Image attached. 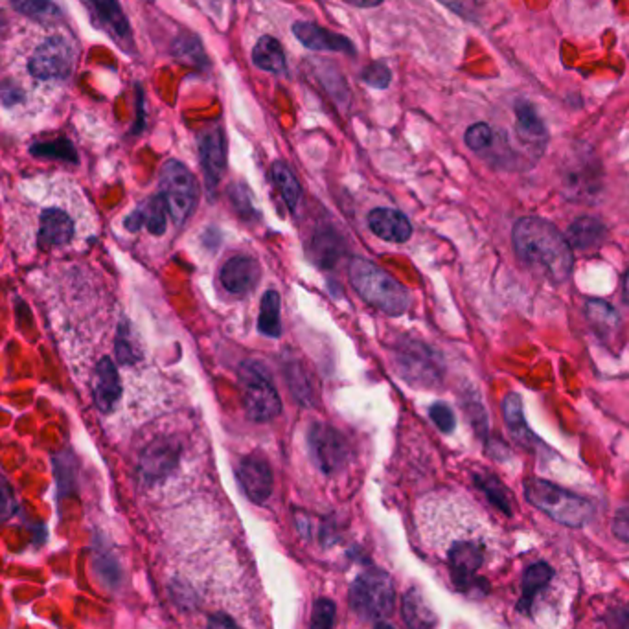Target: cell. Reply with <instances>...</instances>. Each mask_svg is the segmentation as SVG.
<instances>
[{
    "label": "cell",
    "instance_id": "1",
    "mask_svg": "<svg viewBox=\"0 0 629 629\" xmlns=\"http://www.w3.org/2000/svg\"><path fill=\"white\" fill-rule=\"evenodd\" d=\"M513 251L527 267L546 280L561 284L572 272V249L567 238L541 217H521L512 232Z\"/></svg>",
    "mask_w": 629,
    "mask_h": 629
},
{
    "label": "cell",
    "instance_id": "2",
    "mask_svg": "<svg viewBox=\"0 0 629 629\" xmlns=\"http://www.w3.org/2000/svg\"><path fill=\"white\" fill-rule=\"evenodd\" d=\"M350 282L367 304L385 315L399 317L410 308L408 289L387 270L365 258L351 260Z\"/></svg>",
    "mask_w": 629,
    "mask_h": 629
},
{
    "label": "cell",
    "instance_id": "3",
    "mask_svg": "<svg viewBox=\"0 0 629 629\" xmlns=\"http://www.w3.org/2000/svg\"><path fill=\"white\" fill-rule=\"evenodd\" d=\"M525 497L532 506L570 528L587 525L594 513L587 499L541 479L525 480Z\"/></svg>",
    "mask_w": 629,
    "mask_h": 629
},
{
    "label": "cell",
    "instance_id": "4",
    "mask_svg": "<svg viewBox=\"0 0 629 629\" xmlns=\"http://www.w3.org/2000/svg\"><path fill=\"white\" fill-rule=\"evenodd\" d=\"M394 585L389 574L370 569L359 574L350 587V606L363 620H383L394 609Z\"/></svg>",
    "mask_w": 629,
    "mask_h": 629
},
{
    "label": "cell",
    "instance_id": "5",
    "mask_svg": "<svg viewBox=\"0 0 629 629\" xmlns=\"http://www.w3.org/2000/svg\"><path fill=\"white\" fill-rule=\"evenodd\" d=\"M241 401L253 422L267 423L282 413V399L258 363H243L239 368Z\"/></svg>",
    "mask_w": 629,
    "mask_h": 629
},
{
    "label": "cell",
    "instance_id": "6",
    "mask_svg": "<svg viewBox=\"0 0 629 629\" xmlns=\"http://www.w3.org/2000/svg\"><path fill=\"white\" fill-rule=\"evenodd\" d=\"M160 196L166 201L168 214L175 225H182L198 205V182L182 162L172 158L160 170Z\"/></svg>",
    "mask_w": 629,
    "mask_h": 629
},
{
    "label": "cell",
    "instance_id": "7",
    "mask_svg": "<svg viewBox=\"0 0 629 629\" xmlns=\"http://www.w3.org/2000/svg\"><path fill=\"white\" fill-rule=\"evenodd\" d=\"M308 449L313 464L324 475L341 472L348 460V444L343 432L324 422H315L310 427Z\"/></svg>",
    "mask_w": 629,
    "mask_h": 629
},
{
    "label": "cell",
    "instance_id": "8",
    "mask_svg": "<svg viewBox=\"0 0 629 629\" xmlns=\"http://www.w3.org/2000/svg\"><path fill=\"white\" fill-rule=\"evenodd\" d=\"M396 365L399 368V375L405 377L408 383H413V385L431 387L436 385L442 375L440 365L434 358V351L416 341H405L398 346Z\"/></svg>",
    "mask_w": 629,
    "mask_h": 629
},
{
    "label": "cell",
    "instance_id": "9",
    "mask_svg": "<svg viewBox=\"0 0 629 629\" xmlns=\"http://www.w3.org/2000/svg\"><path fill=\"white\" fill-rule=\"evenodd\" d=\"M76 63V52L69 39L61 36L48 37L28 61V70L36 79H63Z\"/></svg>",
    "mask_w": 629,
    "mask_h": 629
},
{
    "label": "cell",
    "instance_id": "10",
    "mask_svg": "<svg viewBox=\"0 0 629 629\" xmlns=\"http://www.w3.org/2000/svg\"><path fill=\"white\" fill-rule=\"evenodd\" d=\"M486 544L473 539H462L449 546L448 561L453 584L458 591H473L479 584L486 582L477 578V570L484 565Z\"/></svg>",
    "mask_w": 629,
    "mask_h": 629
},
{
    "label": "cell",
    "instance_id": "11",
    "mask_svg": "<svg viewBox=\"0 0 629 629\" xmlns=\"http://www.w3.org/2000/svg\"><path fill=\"white\" fill-rule=\"evenodd\" d=\"M199 158L208 190H215L222 182L227 168V141L222 127H210L198 139Z\"/></svg>",
    "mask_w": 629,
    "mask_h": 629
},
{
    "label": "cell",
    "instance_id": "12",
    "mask_svg": "<svg viewBox=\"0 0 629 629\" xmlns=\"http://www.w3.org/2000/svg\"><path fill=\"white\" fill-rule=\"evenodd\" d=\"M238 480L243 488V494L247 496L253 503L263 504L272 494V472L269 462L258 455L243 456L238 464Z\"/></svg>",
    "mask_w": 629,
    "mask_h": 629
},
{
    "label": "cell",
    "instance_id": "13",
    "mask_svg": "<svg viewBox=\"0 0 629 629\" xmlns=\"http://www.w3.org/2000/svg\"><path fill=\"white\" fill-rule=\"evenodd\" d=\"M181 456V448L172 439H158L151 442L141 456V477L144 482L153 484L164 477H168L177 466Z\"/></svg>",
    "mask_w": 629,
    "mask_h": 629
},
{
    "label": "cell",
    "instance_id": "14",
    "mask_svg": "<svg viewBox=\"0 0 629 629\" xmlns=\"http://www.w3.org/2000/svg\"><path fill=\"white\" fill-rule=\"evenodd\" d=\"M262 277L260 263L253 256H232L225 262L220 272L222 286L227 293L243 296L251 293Z\"/></svg>",
    "mask_w": 629,
    "mask_h": 629
},
{
    "label": "cell",
    "instance_id": "15",
    "mask_svg": "<svg viewBox=\"0 0 629 629\" xmlns=\"http://www.w3.org/2000/svg\"><path fill=\"white\" fill-rule=\"evenodd\" d=\"M293 36L306 48L315 52H341L348 56H355L353 43L335 32L322 28V26L308 20H298L293 24Z\"/></svg>",
    "mask_w": 629,
    "mask_h": 629
},
{
    "label": "cell",
    "instance_id": "16",
    "mask_svg": "<svg viewBox=\"0 0 629 629\" xmlns=\"http://www.w3.org/2000/svg\"><path fill=\"white\" fill-rule=\"evenodd\" d=\"M93 396L96 407L103 415L113 413L122 398V381L111 358H101L96 365Z\"/></svg>",
    "mask_w": 629,
    "mask_h": 629
},
{
    "label": "cell",
    "instance_id": "17",
    "mask_svg": "<svg viewBox=\"0 0 629 629\" xmlns=\"http://www.w3.org/2000/svg\"><path fill=\"white\" fill-rule=\"evenodd\" d=\"M368 227L374 236L389 243H405L413 236V225L407 220V215L387 206L375 208L368 214Z\"/></svg>",
    "mask_w": 629,
    "mask_h": 629
},
{
    "label": "cell",
    "instance_id": "18",
    "mask_svg": "<svg viewBox=\"0 0 629 629\" xmlns=\"http://www.w3.org/2000/svg\"><path fill=\"white\" fill-rule=\"evenodd\" d=\"M74 236V223L70 215L60 208H46L41 214L37 243L41 249L67 245Z\"/></svg>",
    "mask_w": 629,
    "mask_h": 629
},
{
    "label": "cell",
    "instance_id": "19",
    "mask_svg": "<svg viewBox=\"0 0 629 629\" xmlns=\"http://www.w3.org/2000/svg\"><path fill=\"white\" fill-rule=\"evenodd\" d=\"M166 222H168V206L166 201L162 199V196H155L149 201H146L142 206L136 208L125 217V229L131 232L141 230L146 227L153 236H162L166 232Z\"/></svg>",
    "mask_w": 629,
    "mask_h": 629
},
{
    "label": "cell",
    "instance_id": "20",
    "mask_svg": "<svg viewBox=\"0 0 629 629\" xmlns=\"http://www.w3.org/2000/svg\"><path fill=\"white\" fill-rule=\"evenodd\" d=\"M85 3L96 15L103 30H107L118 41H131V24L118 0H85Z\"/></svg>",
    "mask_w": 629,
    "mask_h": 629
},
{
    "label": "cell",
    "instance_id": "21",
    "mask_svg": "<svg viewBox=\"0 0 629 629\" xmlns=\"http://www.w3.org/2000/svg\"><path fill=\"white\" fill-rule=\"evenodd\" d=\"M556 577V572L551 565H546L543 561H537L527 569L523 574V584H521V600H519L517 609L523 613H530L534 601L543 591L552 584Z\"/></svg>",
    "mask_w": 629,
    "mask_h": 629
},
{
    "label": "cell",
    "instance_id": "22",
    "mask_svg": "<svg viewBox=\"0 0 629 629\" xmlns=\"http://www.w3.org/2000/svg\"><path fill=\"white\" fill-rule=\"evenodd\" d=\"M515 133L525 144L543 148L546 142V129L530 101L515 103Z\"/></svg>",
    "mask_w": 629,
    "mask_h": 629
},
{
    "label": "cell",
    "instance_id": "23",
    "mask_svg": "<svg viewBox=\"0 0 629 629\" xmlns=\"http://www.w3.org/2000/svg\"><path fill=\"white\" fill-rule=\"evenodd\" d=\"M606 239V227L594 217H580L574 222L567 232V241L570 249L582 253H593L601 247Z\"/></svg>",
    "mask_w": 629,
    "mask_h": 629
},
{
    "label": "cell",
    "instance_id": "24",
    "mask_svg": "<svg viewBox=\"0 0 629 629\" xmlns=\"http://www.w3.org/2000/svg\"><path fill=\"white\" fill-rule=\"evenodd\" d=\"M253 63L270 74H286L287 60L280 41L272 36H262L253 48Z\"/></svg>",
    "mask_w": 629,
    "mask_h": 629
},
{
    "label": "cell",
    "instance_id": "25",
    "mask_svg": "<svg viewBox=\"0 0 629 629\" xmlns=\"http://www.w3.org/2000/svg\"><path fill=\"white\" fill-rule=\"evenodd\" d=\"M403 620L408 629H432L436 625L434 611L429 608L420 589H408L403 596Z\"/></svg>",
    "mask_w": 629,
    "mask_h": 629
},
{
    "label": "cell",
    "instance_id": "26",
    "mask_svg": "<svg viewBox=\"0 0 629 629\" xmlns=\"http://www.w3.org/2000/svg\"><path fill=\"white\" fill-rule=\"evenodd\" d=\"M503 415H504V422H506L512 436L519 444L530 446L536 440L532 431L527 425V420H525L521 396L513 394V392L508 394L503 401Z\"/></svg>",
    "mask_w": 629,
    "mask_h": 629
},
{
    "label": "cell",
    "instance_id": "27",
    "mask_svg": "<svg viewBox=\"0 0 629 629\" xmlns=\"http://www.w3.org/2000/svg\"><path fill=\"white\" fill-rule=\"evenodd\" d=\"M311 260L324 269L334 267L344 254V243L334 232H319L311 239Z\"/></svg>",
    "mask_w": 629,
    "mask_h": 629
},
{
    "label": "cell",
    "instance_id": "28",
    "mask_svg": "<svg viewBox=\"0 0 629 629\" xmlns=\"http://www.w3.org/2000/svg\"><path fill=\"white\" fill-rule=\"evenodd\" d=\"M172 53L173 58L188 67L194 69H206L208 67V60L205 48L201 44V39L191 34V32H181L172 44Z\"/></svg>",
    "mask_w": 629,
    "mask_h": 629
},
{
    "label": "cell",
    "instance_id": "29",
    "mask_svg": "<svg viewBox=\"0 0 629 629\" xmlns=\"http://www.w3.org/2000/svg\"><path fill=\"white\" fill-rule=\"evenodd\" d=\"M280 294L277 291H267L262 296L258 330L265 337L278 339L282 335V317H280Z\"/></svg>",
    "mask_w": 629,
    "mask_h": 629
},
{
    "label": "cell",
    "instance_id": "30",
    "mask_svg": "<svg viewBox=\"0 0 629 629\" xmlns=\"http://www.w3.org/2000/svg\"><path fill=\"white\" fill-rule=\"evenodd\" d=\"M270 179L275 182V188L278 190V194L282 196L286 205L294 210L300 201V196H302V188H300V182L293 170L286 162L277 160L270 164Z\"/></svg>",
    "mask_w": 629,
    "mask_h": 629
},
{
    "label": "cell",
    "instance_id": "31",
    "mask_svg": "<svg viewBox=\"0 0 629 629\" xmlns=\"http://www.w3.org/2000/svg\"><path fill=\"white\" fill-rule=\"evenodd\" d=\"M12 6L20 15L41 24L56 22L61 17V10L52 0H12Z\"/></svg>",
    "mask_w": 629,
    "mask_h": 629
},
{
    "label": "cell",
    "instance_id": "32",
    "mask_svg": "<svg viewBox=\"0 0 629 629\" xmlns=\"http://www.w3.org/2000/svg\"><path fill=\"white\" fill-rule=\"evenodd\" d=\"M115 353H117V359L120 365H131L142 358L139 341H136V335L133 334V327L129 326V322L125 319L118 326L117 341H115Z\"/></svg>",
    "mask_w": 629,
    "mask_h": 629
},
{
    "label": "cell",
    "instance_id": "33",
    "mask_svg": "<svg viewBox=\"0 0 629 629\" xmlns=\"http://www.w3.org/2000/svg\"><path fill=\"white\" fill-rule=\"evenodd\" d=\"M30 155L37 158H52L69 164H77L79 157L74 144L69 139H58L52 142H37L30 146Z\"/></svg>",
    "mask_w": 629,
    "mask_h": 629
},
{
    "label": "cell",
    "instance_id": "34",
    "mask_svg": "<svg viewBox=\"0 0 629 629\" xmlns=\"http://www.w3.org/2000/svg\"><path fill=\"white\" fill-rule=\"evenodd\" d=\"M475 484L482 489V494L489 499V503L497 506L503 513L512 515V499L508 489L501 484L499 479L488 473H477L475 475Z\"/></svg>",
    "mask_w": 629,
    "mask_h": 629
},
{
    "label": "cell",
    "instance_id": "35",
    "mask_svg": "<svg viewBox=\"0 0 629 629\" xmlns=\"http://www.w3.org/2000/svg\"><path fill=\"white\" fill-rule=\"evenodd\" d=\"M585 313L596 332L609 334L618 326V313L608 302H604V300H589Z\"/></svg>",
    "mask_w": 629,
    "mask_h": 629
},
{
    "label": "cell",
    "instance_id": "36",
    "mask_svg": "<svg viewBox=\"0 0 629 629\" xmlns=\"http://www.w3.org/2000/svg\"><path fill=\"white\" fill-rule=\"evenodd\" d=\"M286 372H287V381H289V387H291V392L294 394V398L298 401H302L304 405H310V401L313 399V389H310L308 372L304 370L302 363H298V361L289 363Z\"/></svg>",
    "mask_w": 629,
    "mask_h": 629
},
{
    "label": "cell",
    "instance_id": "37",
    "mask_svg": "<svg viewBox=\"0 0 629 629\" xmlns=\"http://www.w3.org/2000/svg\"><path fill=\"white\" fill-rule=\"evenodd\" d=\"M464 141H466V146L472 151H484L488 149L491 144H494V129H491L488 124L479 122L473 124L472 127H468L466 134H464Z\"/></svg>",
    "mask_w": 629,
    "mask_h": 629
},
{
    "label": "cell",
    "instance_id": "38",
    "mask_svg": "<svg viewBox=\"0 0 629 629\" xmlns=\"http://www.w3.org/2000/svg\"><path fill=\"white\" fill-rule=\"evenodd\" d=\"M335 604L330 598H319L313 606L311 629H334Z\"/></svg>",
    "mask_w": 629,
    "mask_h": 629
},
{
    "label": "cell",
    "instance_id": "39",
    "mask_svg": "<svg viewBox=\"0 0 629 629\" xmlns=\"http://www.w3.org/2000/svg\"><path fill=\"white\" fill-rule=\"evenodd\" d=\"M361 79L370 87L387 89L391 85V81H392V72H391V69L385 63L374 61V63H370V65H367L363 69Z\"/></svg>",
    "mask_w": 629,
    "mask_h": 629
},
{
    "label": "cell",
    "instance_id": "40",
    "mask_svg": "<svg viewBox=\"0 0 629 629\" xmlns=\"http://www.w3.org/2000/svg\"><path fill=\"white\" fill-rule=\"evenodd\" d=\"M429 415H431V420L432 423L439 427L442 432L449 434L455 431L456 427V418H455V413L453 410L444 405V403H434L431 408H429Z\"/></svg>",
    "mask_w": 629,
    "mask_h": 629
},
{
    "label": "cell",
    "instance_id": "41",
    "mask_svg": "<svg viewBox=\"0 0 629 629\" xmlns=\"http://www.w3.org/2000/svg\"><path fill=\"white\" fill-rule=\"evenodd\" d=\"M15 508H17V503H15L13 488L8 482V479L0 473V521H6V519H10L15 512Z\"/></svg>",
    "mask_w": 629,
    "mask_h": 629
},
{
    "label": "cell",
    "instance_id": "42",
    "mask_svg": "<svg viewBox=\"0 0 629 629\" xmlns=\"http://www.w3.org/2000/svg\"><path fill=\"white\" fill-rule=\"evenodd\" d=\"M230 199H232L236 210L239 212V215L249 217V215L254 214L253 196H251V191L245 188L243 184H236V186L230 188Z\"/></svg>",
    "mask_w": 629,
    "mask_h": 629
},
{
    "label": "cell",
    "instance_id": "43",
    "mask_svg": "<svg viewBox=\"0 0 629 629\" xmlns=\"http://www.w3.org/2000/svg\"><path fill=\"white\" fill-rule=\"evenodd\" d=\"M439 3L460 17H472V13L475 12L473 0H439Z\"/></svg>",
    "mask_w": 629,
    "mask_h": 629
},
{
    "label": "cell",
    "instance_id": "44",
    "mask_svg": "<svg viewBox=\"0 0 629 629\" xmlns=\"http://www.w3.org/2000/svg\"><path fill=\"white\" fill-rule=\"evenodd\" d=\"M208 629H239V627L229 615L215 613L208 620Z\"/></svg>",
    "mask_w": 629,
    "mask_h": 629
},
{
    "label": "cell",
    "instance_id": "45",
    "mask_svg": "<svg viewBox=\"0 0 629 629\" xmlns=\"http://www.w3.org/2000/svg\"><path fill=\"white\" fill-rule=\"evenodd\" d=\"M144 129V93L141 89V85L136 87V124L133 133L139 134Z\"/></svg>",
    "mask_w": 629,
    "mask_h": 629
},
{
    "label": "cell",
    "instance_id": "46",
    "mask_svg": "<svg viewBox=\"0 0 629 629\" xmlns=\"http://www.w3.org/2000/svg\"><path fill=\"white\" fill-rule=\"evenodd\" d=\"M613 534L622 541H629V517H617L615 519Z\"/></svg>",
    "mask_w": 629,
    "mask_h": 629
},
{
    "label": "cell",
    "instance_id": "47",
    "mask_svg": "<svg viewBox=\"0 0 629 629\" xmlns=\"http://www.w3.org/2000/svg\"><path fill=\"white\" fill-rule=\"evenodd\" d=\"M346 4L350 6H355V8H363V10H368V8H375V6H381L385 0H344Z\"/></svg>",
    "mask_w": 629,
    "mask_h": 629
},
{
    "label": "cell",
    "instance_id": "48",
    "mask_svg": "<svg viewBox=\"0 0 629 629\" xmlns=\"http://www.w3.org/2000/svg\"><path fill=\"white\" fill-rule=\"evenodd\" d=\"M624 300L629 304V270L625 272V277H624Z\"/></svg>",
    "mask_w": 629,
    "mask_h": 629
},
{
    "label": "cell",
    "instance_id": "49",
    "mask_svg": "<svg viewBox=\"0 0 629 629\" xmlns=\"http://www.w3.org/2000/svg\"><path fill=\"white\" fill-rule=\"evenodd\" d=\"M374 629H394L392 625H389V624H385V622H379Z\"/></svg>",
    "mask_w": 629,
    "mask_h": 629
},
{
    "label": "cell",
    "instance_id": "50",
    "mask_svg": "<svg viewBox=\"0 0 629 629\" xmlns=\"http://www.w3.org/2000/svg\"><path fill=\"white\" fill-rule=\"evenodd\" d=\"M4 24H6V19H4L3 12H0V28H4Z\"/></svg>",
    "mask_w": 629,
    "mask_h": 629
}]
</instances>
